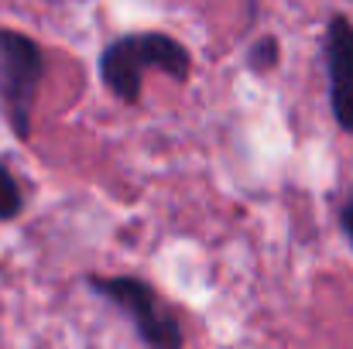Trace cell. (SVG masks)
<instances>
[{
	"label": "cell",
	"instance_id": "obj_1",
	"mask_svg": "<svg viewBox=\"0 0 353 349\" xmlns=\"http://www.w3.org/2000/svg\"><path fill=\"white\" fill-rule=\"evenodd\" d=\"M158 69L165 72L172 83H189L192 76V55L189 48L165 34V31H130L114 38L97 62L100 83L110 89V96H117L123 107H137L141 103V89H144V72Z\"/></svg>",
	"mask_w": 353,
	"mask_h": 349
},
{
	"label": "cell",
	"instance_id": "obj_4",
	"mask_svg": "<svg viewBox=\"0 0 353 349\" xmlns=\"http://www.w3.org/2000/svg\"><path fill=\"white\" fill-rule=\"evenodd\" d=\"M323 62L330 83V110L343 134H353V21L333 14L323 34Z\"/></svg>",
	"mask_w": 353,
	"mask_h": 349
},
{
	"label": "cell",
	"instance_id": "obj_2",
	"mask_svg": "<svg viewBox=\"0 0 353 349\" xmlns=\"http://www.w3.org/2000/svg\"><path fill=\"white\" fill-rule=\"evenodd\" d=\"M86 288L120 308L144 349H185V329L154 284L134 274H90Z\"/></svg>",
	"mask_w": 353,
	"mask_h": 349
},
{
	"label": "cell",
	"instance_id": "obj_7",
	"mask_svg": "<svg viewBox=\"0 0 353 349\" xmlns=\"http://www.w3.org/2000/svg\"><path fill=\"white\" fill-rule=\"evenodd\" d=\"M340 230H343V236H347V243L353 250V195L340 206Z\"/></svg>",
	"mask_w": 353,
	"mask_h": 349
},
{
	"label": "cell",
	"instance_id": "obj_6",
	"mask_svg": "<svg viewBox=\"0 0 353 349\" xmlns=\"http://www.w3.org/2000/svg\"><path fill=\"white\" fill-rule=\"evenodd\" d=\"M274 65H278V38L264 34V38H257V41L250 45V52H247V69H250V72H268V69H274Z\"/></svg>",
	"mask_w": 353,
	"mask_h": 349
},
{
	"label": "cell",
	"instance_id": "obj_5",
	"mask_svg": "<svg viewBox=\"0 0 353 349\" xmlns=\"http://www.w3.org/2000/svg\"><path fill=\"white\" fill-rule=\"evenodd\" d=\"M24 209V195H21V182L14 178V171L7 168V161H0V223L17 220Z\"/></svg>",
	"mask_w": 353,
	"mask_h": 349
},
{
	"label": "cell",
	"instance_id": "obj_3",
	"mask_svg": "<svg viewBox=\"0 0 353 349\" xmlns=\"http://www.w3.org/2000/svg\"><path fill=\"white\" fill-rule=\"evenodd\" d=\"M45 69V48L31 34L0 24V107L17 140H31V120Z\"/></svg>",
	"mask_w": 353,
	"mask_h": 349
}]
</instances>
